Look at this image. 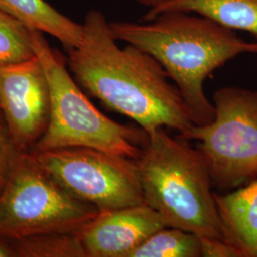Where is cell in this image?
I'll return each instance as SVG.
<instances>
[{"instance_id": "cell-1", "label": "cell", "mask_w": 257, "mask_h": 257, "mask_svg": "<svg viewBox=\"0 0 257 257\" xmlns=\"http://www.w3.org/2000/svg\"><path fill=\"white\" fill-rule=\"evenodd\" d=\"M80 45L68 51L67 65L85 91L150 134L170 128L179 134L193 125L183 98L153 56L128 44L121 49L100 11L83 23Z\"/></svg>"}, {"instance_id": "cell-2", "label": "cell", "mask_w": 257, "mask_h": 257, "mask_svg": "<svg viewBox=\"0 0 257 257\" xmlns=\"http://www.w3.org/2000/svg\"><path fill=\"white\" fill-rule=\"evenodd\" d=\"M118 41L153 56L175 83L195 125L214 118L204 83L217 69L243 54L257 55L256 41L194 13L167 12L145 23L110 22Z\"/></svg>"}, {"instance_id": "cell-3", "label": "cell", "mask_w": 257, "mask_h": 257, "mask_svg": "<svg viewBox=\"0 0 257 257\" xmlns=\"http://www.w3.org/2000/svg\"><path fill=\"white\" fill-rule=\"evenodd\" d=\"M136 162L145 204L168 227L222 238L211 175L197 148L157 128L147 134Z\"/></svg>"}, {"instance_id": "cell-4", "label": "cell", "mask_w": 257, "mask_h": 257, "mask_svg": "<svg viewBox=\"0 0 257 257\" xmlns=\"http://www.w3.org/2000/svg\"><path fill=\"white\" fill-rule=\"evenodd\" d=\"M43 34L30 28L32 46L45 71L51 95L50 121L33 152L93 148L137 159L147 133L115 122L98 110L68 71L62 55L50 46Z\"/></svg>"}, {"instance_id": "cell-5", "label": "cell", "mask_w": 257, "mask_h": 257, "mask_svg": "<svg viewBox=\"0 0 257 257\" xmlns=\"http://www.w3.org/2000/svg\"><path fill=\"white\" fill-rule=\"evenodd\" d=\"M98 213L76 199L39 165L32 153L16 152L0 190V235L24 238L76 232Z\"/></svg>"}, {"instance_id": "cell-6", "label": "cell", "mask_w": 257, "mask_h": 257, "mask_svg": "<svg viewBox=\"0 0 257 257\" xmlns=\"http://www.w3.org/2000/svg\"><path fill=\"white\" fill-rule=\"evenodd\" d=\"M214 118L179 134L197 142L218 190L238 189L257 179V91L228 86L212 95Z\"/></svg>"}, {"instance_id": "cell-7", "label": "cell", "mask_w": 257, "mask_h": 257, "mask_svg": "<svg viewBox=\"0 0 257 257\" xmlns=\"http://www.w3.org/2000/svg\"><path fill=\"white\" fill-rule=\"evenodd\" d=\"M32 154L65 191L98 211L145 204L136 159L86 147Z\"/></svg>"}, {"instance_id": "cell-8", "label": "cell", "mask_w": 257, "mask_h": 257, "mask_svg": "<svg viewBox=\"0 0 257 257\" xmlns=\"http://www.w3.org/2000/svg\"><path fill=\"white\" fill-rule=\"evenodd\" d=\"M0 111L16 150L30 153L35 149L51 115L49 83L37 55L0 66Z\"/></svg>"}, {"instance_id": "cell-9", "label": "cell", "mask_w": 257, "mask_h": 257, "mask_svg": "<svg viewBox=\"0 0 257 257\" xmlns=\"http://www.w3.org/2000/svg\"><path fill=\"white\" fill-rule=\"evenodd\" d=\"M165 227V221L144 205L98 213L78 234L87 257H128L153 233Z\"/></svg>"}, {"instance_id": "cell-10", "label": "cell", "mask_w": 257, "mask_h": 257, "mask_svg": "<svg viewBox=\"0 0 257 257\" xmlns=\"http://www.w3.org/2000/svg\"><path fill=\"white\" fill-rule=\"evenodd\" d=\"M222 238L241 257H257V179L230 193H214Z\"/></svg>"}, {"instance_id": "cell-11", "label": "cell", "mask_w": 257, "mask_h": 257, "mask_svg": "<svg viewBox=\"0 0 257 257\" xmlns=\"http://www.w3.org/2000/svg\"><path fill=\"white\" fill-rule=\"evenodd\" d=\"M194 13L233 31H243L257 39V0H165L149 9L144 21L167 12Z\"/></svg>"}, {"instance_id": "cell-12", "label": "cell", "mask_w": 257, "mask_h": 257, "mask_svg": "<svg viewBox=\"0 0 257 257\" xmlns=\"http://www.w3.org/2000/svg\"><path fill=\"white\" fill-rule=\"evenodd\" d=\"M0 9L18 18L28 27L55 37L67 51L82 42L83 24L67 18L45 0H0Z\"/></svg>"}, {"instance_id": "cell-13", "label": "cell", "mask_w": 257, "mask_h": 257, "mask_svg": "<svg viewBox=\"0 0 257 257\" xmlns=\"http://www.w3.org/2000/svg\"><path fill=\"white\" fill-rule=\"evenodd\" d=\"M128 257H202L200 236L178 228L165 227L153 233Z\"/></svg>"}, {"instance_id": "cell-14", "label": "cell", "mask_w": 257, "mask_h": 257, "mask_svg": "<svg viewBox=\"0 0 257 257\" xmlns=\"http://www.w3.org/2000/svg\"><path fill=\"white\" fill-rule=\"evenodd\" d=\"M12 242L16 257H87L78 231L40 233Z\"/></svg>"}, {"instance_id": "cell-15", "label": "cell", "mask_w": 257, "mask_h": 257, "mask_svg": "<svg viewBox=\"0 0 257 257\" xmlns=\"http://www.w3.org/2000/svg\"><path fill=\"white\" fill-rule=\"evenodd\" d=\"M35 56L30 27L0 9V66L16 64Z\"/></svg>"}, {"instance_id": "cell-16", "label": "cell", "mask_w": 257, "mask_h": 257, "mask_svg": "<svg viewBox=\"0 0 257 257\" xmlns=\"http://www.w3.org/2000/svg\"><path fill=\"white\" fill-rule=\"evenodd\" d=\"M16 152L17 150L12 143L3 115L0 111V190L4 185L11 161Z\"/></svg>"}, {"instance_id": "cell-17", "label": "cell", "mask_w": 257, "mask_h": 257, "mask_svg": "<svg viewBox=\"0 0 257 257\" xmlns=\"http://www.w3.org/2000/svg\"><path fill=\"white\" fill-rule=\"evenodd\" d=\"M202 257H241L238 250L221 237L200 236Z\"/></svg>"}, {"instance_id": "cell-18", "label": "cell", "mask_w": 257, "mask_h": 257, "mask_svg": "<svg viewBox=\"0 0 257 257\" xmlns=\"http://www.w3.org/2000/svg\"><path fill=\"white\" fill-rule=\"evenodd\" d=\"M0 257H16L11 239L0 235Z\"/></svg>"}, {"instance_id": "cell-19", "label": "cell", "mask_w": 257, "mask_h": 257, "mask_svg": "<svg viewBox=\"0 0 257 257\" xmlns=\"http://www.w3.org/2000/svg\"><path fill=\"white\" fill-rule=\"evenodd\" d=\"M135 1H137L144 6H147L149 7V9H152V8H155L156 6H158L165 0H135Z\"/></svg>"}]
</instances>
